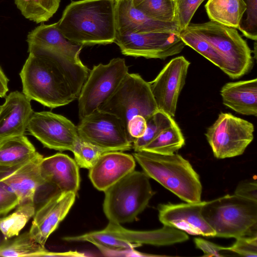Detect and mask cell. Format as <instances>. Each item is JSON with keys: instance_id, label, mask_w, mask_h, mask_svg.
Segmentation results:
<instances>
[{"instance_id": "26", "label": "cell", "mask_w": 257, "mask_h": 257, "mask_svg": "<svg viewBox=\"0 0 257 257\" xmlns=\"http://www.w3.org/2000/svg\"><path fill=\"white\" fill-rule=\"evenodd\" d=\"M55 254L36 242L29 232L7 239L0 247V256L4 257L55 256Z\"/></svg>"}, {"instance_id": "21", "label": "cell", "mask_w": 257, "mask_h": 257, "mask_svg": "<svg viewBox=\"0 0 257 257\" xmlns=\"http://www.w3.org/2000/svg\"><path fill=\"white\" fill-rule=\"evenodd\" d=\"M27 42L29 53L50 49L58 51L75 62H81L79 54L83 47L67 39L58 29L57 23L50 25L42 23L29 32Z\"/></svg>"}, {"instance_id": "15", "label": "cell", "mask_w": 257, "mask_h": 257, "mask_svg": "<svg viewBox=\"0 0 257 257\" xmlns=\"http://www.w3.org/2000/svg\"><path fill=\"white\" fill-rule=\"evenodd\" d=\"M76 193L56 192L48 197L35 211L29 233L41 245L57 229L73 206Z\"/></svg>"}, {"instance_id": "18", "label": "cell", "mask_w": 257, "mask_h": 257, "mask_svg": "<svg viewBox=\"0 0 257 257\" xmlns=\"http://www.w3.org/2000/svg\"><path fill=\"white\" fill-rule=\"evenodd\" d=\"M135 161L133 156L122 151L106 152L89 169V179L97 190L104 191L135 170Z\"/></svg>"}, {"instance_id": "20", "label": "cell", "mask_w": 257, "mask_h": 257, "mask_svg": "<svg viewBox=\"0 0 257 257\" xmlns=\"http://www.w3.org/2000/svg\"><path fill=\"white\" fill-rule=\"evenodd\" d=\"M33 112L31 100L23 92L10 93L0 105V141L24 135Z\"/></svg>"}, {"instance_id": "40", "label": "cell", "mask_w": 257, "mask_h": 257, "mask_svg": "<svg viewBox=\"0 0 257 257\" xmlns=\"http://www.w3.org/2000/svg\"><path fill=\"white\" fill-rule=\"evenodd\" d=\"M196 246L204 252L203 256H223L221 252L227 251L225 247L218 245L201 238H195Z\"/></svg>"}, {"instance_id": "39", "label": "cell", "mask_w": 257, "mask_h": 257, "mask_svg": "<svg viewBox=\"0 0 257 257\" xmlns=\"http://www.w3.org/2000/svg\"><path fill=\"white\" fill-rule=\"evenodd\" d=\"M146 127V119L142 115H136L130 120L127 124V130L133 142L135 139L144 135Z\"/></svg>"}, {"instance_id": "14", "label": "cell", "mask_w": 257, "mask_h": 257, "mask_svg": "<svg viewBox=\"0 0 257 257\" xmlns=\"http://www.w3.org/2000/svg\"><path fill=\"white\" fill-rule=\"evenodd\" d=\"M43 158L38 152L31 159L17 165L0 167V182L17 196L19 204L34 203L37 189L46 185L40 169Z\"/></svg>"}, {"instance_id": "27", "label": "cell", "mask_w": 257, "mask_h": 257, "mask_svg": "<svg viewBox=\"0 0 257 257\" xmlns=\"http://www.w3.org/2000/svg\"><path fill=\"white\" fill-rule=\"evenodd\" d=\"M184 145L185 139L179 126L175 122L161 132L142 150L161 155H171Z\"/></svg>"}, {"instance_id": "4", "label": "cell", "mask_w": 257, "mask_h": 257, "mask_svg": "<svg viewBox=\"0 0 257 257\" xmlns=\"http://www.w3.org/2000/svg\"><path fill=\"white\" fill-rule=\"evenodd\" d=\"M202 214L215 231V237L256 235L257 201L228 194L205 201Z\"/></svg>"}, {"instance_id": "22", "label": "cell", "mask_w": 257, "mask_h": 257, "mask_svg": "<svg viewBox=\"0 0 257 257\" xmlns=\"http://www.w3.org/2000/svg\"><path fill=\"white\" fill-rule=\"evenodd\" d=\"M103 230L117 238L140 245H169L184 242L189 238L184 231L165 225L156 230L137 231L126 229L120 224L109 221Z\"/></svg>"}, {"instance_id": "37", "label": "cell", "mask_w": 257, "mask_h": 257, "mask_svg": "<svg viewBox=\"0 0 257 257\" xmlns=\"http://www.w3.org/2000/svg\"><path fill=\"white\" fill-rule=\"evenodd\" d=\"M19 204L17 196L0 182V216L7 215Z\"/></svg>"}, {"instance_id": "16", "label": "cell", "mask_w": 257, "mask_h": 257, "mask_svg": "<svg viewBox=\"0 0 257 257\" xmlns=\"http://www.w3.org/2000/svg\"><path fill=\"white\" fill-rule=\"evenodd\" d=\"M205 201L160 204V221L165 226L177 228L192 235L215 236V232L202 214Z\"/></svg>"}, {"instance_id": "1", "label": "cell", "mask_w": 257, "mask_h": 257, "mask_svg": "<svg viewBox=\"0 0 257 257\" xmlns=\"http://www.w3.org/2000/svg\"><path fill=\"white\" fill-rule=\"evenodd\" d=\"M90 70L53 50L29 53L20 73L23 94L54 108L77 99Z\"/></svg>"}, {"instance_id": "11", "label": "cell", "mask_w": 257, "mask_h": 257, "mask_svg": "<svg viewBox=\"0 0 257 257\" xmlns=\"http://www.w3.org/2000/svg\"><path fill=\"white\" fill-rule=\"evenodd\" d=\"M114 42L124 55L161 59L180 53L186 46L179 33L170 32L118 35Z\"/></svg>"}, {"instance_id": "28", "label": "cell", "mask_w": 257, "mask_h": 257, "mask_svg": "<svg viewBox=\"0 0 257 257\" xmlns=\"http://www.w3.org/2000/svg\"><path fill=\"white\" fill-rule=\"evenodd\" d=\"M27 19L37 24L48 21L57 11L60 0H14Z\"/></svg>"}, {"instance_id": "34", "label": "cell", "mask_w": 257, "mask_h": 257, "mask_svg": "<svg viewBox=\"0 0 257 257\" xmlns=\"http://www.w3.org/2000/svg\"><path fill=\"white\" fill-rule=\"evenodd\" d=\"M246 9L239 24L238 29L246 38L257 39V0H243Z\"/></svg>"}, {"instance_id": "30", "label": "cell", "mask_w": 257, "mask_h": 257, "mask_svg": "<svg viewBox=\"0 0 257 257\" xmlns=\"http://www.w3.org/2000/svg\"><path fill=\"white\" fill-rule=\"evenodd\" d=\"M146 121L147 127L144 135L135 139L133 142V148L135 152L142 151L161 132L175 122L172 116L160 110H158Z\"/></svg>"}, {"instance_id": "2", "label": "cell", "mask_w": 257, "mask_h": 257, "mask_svg": "<svg viewBox=\"0 0 257 257\" xmlns=\"http://www.w3.org/2000/svg\"><path fill=\"white\" fill-rule=\"evenodd\" d=\"M57 26L67 39L82 47L113 43L116 34L114 0L72 1Z\"/></svg>"}, {"instance_id": "6", "label": "cell", "mask_w": 257, "mask_h": 257, "mask_svg": "<svg viewBox=\"0 0 257 257\" xmlns=\"http://www.w3.org/2000/svg\"><path fill=\"white\" fill-rule=\"evenodd\" d=\"M209 43L222 58L225 73L232 79L248 73L253 66L251 51L235 28L210 21L186 28Z\"/></svg>"}, {"instance_id": "41", "label": "cell", "mask_w": 257, "mask_h": 257, "mask_svg": "<svg viewBox=\"0 0 257 257\" xmlns=\"http://www.w3.org/2000/svg\"><path fill=\"white\" fill-rule=\"evenodd\" d=\"M103 254L111 256H156L140 252L135 248H126L113 250L102 247H97Z\"/></svg>"}, {"instance_id": "25", "label": "cell", "mask_w": 257, "mask_h": 257, "mask_svg": "<svg viewBox=\"0 0 257 257\" xmlns=\"http://www.w3.org/2000/svg\"><path fill=\"white\" fill-rule=\"evenodd\" d=\"M205 8L210 21L237 29L246 6L243 0H208Z\"/></svg>"}, {"instance_id": "5", "label": "cell", "mask_w": 257, "mask_h": 257, "mask_svg": "<svg viewBox=\"0 0 257 257\" xmlns=\"http://www.w3.org/2000/svg\"><path fill=\"white\" fill-rule=\"evenodd\" d=\"M104 192V213L109 222L118 224L133 221L155 193L148 176L135 170Z\"/></svg>"}, {"instance_id": "32", "label": "cell", "mask_w": 257, "mask_h": 257, "mask_svg": "<svg viewBox=\"0 0 257 257\" xmlns=\"http://www.w3.org/2000/svg\"><path fill=\"white\" fill-rule=\"evenodd\" d=\"M179 36L185 45L192 48L224 71V65L222 58L207 41L187 28L181 31Z\"/></svg>"}, {"instance_id": "24", "label": "cell", "mask_w": 257, "mask_h": 257, "mask_svg": "<svg viewBox=\"0 0 257 257\" xmlns=\"http://www.w3.org/2000/svg\"><path fill=\"white\" fill-rule=\"evenodd\" d=\"M38 152L24 135L0 141V167L17 165L34 157Z\"/></svg>"}, {"instance_id": "29", "label": "cell", "mask_w": 257, "mask_h": 257, "mask_svg": "<svg viewBox=\"0 0 257 257\" xmlns=\"http://www.w3.org/2000/svg\"><path fill=\"white\" fill-rule=\"evenodd\" d=\"M16 210L0 217V230L6 239L17 236L35 213L34 203L19 204Z\"/></svg>"}, {"instance_id": "10", "label": "cell", "mask_w": 257, "mask_h": 257, "mask_svg": "<svg viewBox=\"0 0 257 257\" xmlns=\"http://www.w3.org/2000/svg\"><path fill=\"white\" fill-rule=\"evenodd\" d=\"M80 120L77 127L81 140L107 151H125L133 148L125 128L115 115L97 109Z\"/></svg>"}, {"instance_id": "35", "label": "cell", "mask_w": 257, "mask_h": 257, "mask_svg": "<svg viewBox=\"0 0 257 257\" xmlns=\"http://www.w3.org/2000/svg\"><path fill=\"white\" fill-rule=\"evenodd\" d=\"M205 0H175L176 22L179 30L185 29L196 10Z\"/></svg>"}, {"instance_id": "17", "label": "cell", "mask_w": 257, "mask_h": 257, "mask_svg": "<svg viewBox=\"0 0 257 257\" xmlns=\"http://www.w3.org/2000/svg\"><path fill=\"white\" fill-rule=\"evenodd\" d=\"M116 35L150 32L179 33L176 22L151 19L136 8L133 0H114Z\"/></svg>"}, {"instance_id": "38", "label": "cell", "mask_w": 257, "mask_h": 257, "mask_svg": "<svg viewBox=\"0 0 257 257\" xmlns=\"http://www.w3.org/2000/svg\"><path fill=\"white\" fill-rule=\"evenodd\" d=\"M234 194L243 198L257 201V183L256 179L242 181L237 185Z\"/></svg>"}, {"instance_id": "44", "label": "cell", "mask_w": 257, "mask_h": 257, "mask_svg": "<svg viewBox=\"0 0 257 257\" xmlns=\"http://www.w3.org/2000/svg\"><path fill=\"white\" fill-rule=\"evenodd\" d=\"M174 1H175V0H174Z\"/></svg>"}, {"instance_id": "23", "label": "cell", "mask_w": 257, "mask_h": 257, "mask_svg": "<svg viewBox=\"0 0 257 257\" xmlns=\"http://www.w3.org/2000/svg\"><path fill=\"white\" fill-rule=\"evenodd\" d=\"M224 105L245 115L257 114V79L228 82L220 90Z\"/></svg>"}, {"instance_id": "33", "label": "cell", "mask_w": 257, "mask_h": 257, "mask_svg": "<svg viewBox=\"0 0 257 257\" xmlns=\"http://www.w3.org/2000/svg\"><path fill=\"white\" fill-rule=\"evenodd\" d=\"M72 152L79 167L90 169L103 153L108 151L83 141L79 138Z\"/></svg>"}, {"instance_id": "12", "label": "cell", "mask_w": 257, "mask_h": 257, "mask_svg": "<svg viewBox=\"0 0 257 257\" xmlns=\"http://www.w3.org/2000/svg\"><path fill=\"white\" fill-rule=\"evenodd\" d=\"M27 130L44 147L59 151L72 152L79 139L71 121L50 111L33 112Z\"/></svg>"}, {"instance_id": "8", "label": "cell", "mask_w": 257, "mask_h": 257, "mask_svg": "<svg viewBox=\"0 0 257 257\" xmlns=\"http://www.w3.org/2000/svg\"><path fill=\"white\" fill-rule=\"evenodd\" d=\"M125 60L116 58L90 70L78 97L80 120L98 109L116 90L128 73Z\"/></svg>"}, {"instance_id": "9", "label": "cell", "mask_w": 257, "mask_h": 257, "mask_svg": "<svg viewBox=\"0 0 257 257\" xmlns=\"http://www.w3.org/2000/svg\"><path fill=\"white\" fill-rule=\"evenodd\" d=\"M253 124L230 113L221 112L205 133L217 159L242 155L253 139Z\"/></svg>"}, {"instance_id": "7", "label": "cell", "mask_w": 257, "mask_h": 257, "mask_svg": "<svg viewBox=\"0 0 257 257\" xmlns=\"http://www.w3.org/2000/svg\"><path fill=\"white\" fill-rule=\"evenodd\" d=\"M98 109L117 117L127 134V124L133 117L140 115L147 120L158 110L150 83L138 74L129 73Z\"/></svg>"}, {"instance_id": "19", "label": "cell", "mask_w": 257, "mask_h": 257, "mask_svg": "<svg viewBox=\"0 0 257 257\" xmlns=\"http://www.w3.org/2000/svg\"><path fill=\"white\" fill-rule=\"evenodd\" d=\"M41 176L46 184L56 188L58 192L77 194L80 186L79 167L69 156L57 153L43 158L40 164Z\"/></svg>"}, {"instance_id": "36", "label": "cell", "mask_w": 257, "mask_h": 257, "mask_svg": "<svg viewBox=\"0 0 257 257\" xmlns=\"http://www.w3.org/2000/svg\"><path fill=\"white\" fill-rule=\"evenodd\" d=\"M226 250L244 256H257V236H243L236 238L235 242Z\"/></svg>"}, {"instance_id": "43", "label": "cell", "mask_w": 257, "mask_h": 257, "mask_svg": "<svg viewBox=\"0 0 257 257\" xmlns=\"http://www.w3.org/2000/svg\"><path fill=\"white\" fill-rule=\"evenodd\" d=\"M7 239L5 238V237L0 230V247L3 244V243Z\"/></svg>"}, {"instance_id": "13", "label": "cell", "mask_w": 257, "mask_h": 257, "mask_svg": "<svg viewBox=\"0 0 257 257\" xmlns=\"http://www.w3.org/2000/svg\"><path fill=\"white\" fill-rule=\"evenodd\" d=\"M190 64L184 56L175 57L149 82L158 110L172 117L175 115L179 96L185 84Z\"/></svg>"}, {"instance_id": "31", "label": "cell", "mask_w": 257, "mask_h": 257, "mask_svg": "<svg viewBox=\"0 0 257 257\" xmlns=\"http://www.w3.org/2000/svg\"><path fill=\"white\" fill-rule=\"evenodd\" d=\"M133 3L136 8L152 19L163 22H174V0H133Z\"/></svg>"}, {"instance_id": "3", "label": "cell", "mask_w": 257, "mask_h": 257, "mask_svg": "<svg viewBox=\"0 0 257 257\" xmlns=\"http://www.w3.org/2000/svg\"><path fill=\"white\" fill-rule=\"evenodd\" d=\"M133 156L144 172L186 202L201 201L199 176L189 161L177 154L161 155L146 151Z\"/></svg>"}, {"instance_id": "42", "label": "cell", "mask_w": 257, "mask_h": 257, "mask_svg": "<svg viewBox=\"0 0 257 257\" xmlns=\"http://www.w3.org/2000/svg\"><path fill=\"white\" fill-rule=\"evenodd\" d=\"M8 82V78L0 67V97H4L6 96L9 90Z\"/></svg>"}]
</instances>
